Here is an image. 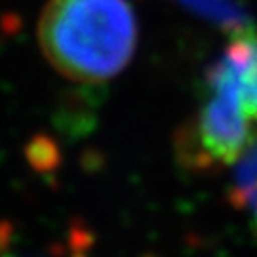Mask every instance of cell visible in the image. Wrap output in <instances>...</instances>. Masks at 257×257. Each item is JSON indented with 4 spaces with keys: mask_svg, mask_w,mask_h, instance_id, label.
Returning a JSON list of instances; mask_svg holds the SVG:
<instances>
[{
    "mask_svg": "<svg viewBox=\"0 0 257 257\" xmlns=\"http://www.w3.org/2000/svg\"><path fill=\"white\" fill-rule=\"evenodd\" d=\"M38 42L65 78L101 84L118 76L138 46V21L126 0H48Z\"/></svg>",
    "mask_w": 257,
    "mask_h": 257,
    "instance_id": "obj_1",
    "label": "cell"
},
{
    "mask_svg": "<svg viewBox=\"0 0 257 257\" xmlns=\"http://www.w3.org/2000/svg\"><path fill=\"white\" fill-rule=\"evenodd\" d=\"M208 97L179 139V155L191 168L210 170L234 164L255 136L242 97V48L232 37L225 54L206 74Z\"/></svg>",
    "mask_w": 257,
    "mask_h": 257,
    "instance_id": "obj_2",
    "label": "cell"
},
{
    "mask_svg": "<svg viewBox=\"0 0 257 257\" xmlns=\"http://www.w3.org/2000/svg\"><path fill=\"white\" fill-rule=\"evenodd\" d=\"M234 164L236 170L229 194L230 202L253 213L257 211V132Z\"/></svg>",
    "mask_w": 257,
    "mask_h": 257,
    "instance_id": "obj_4",
    "label": "cell"
},
{
    "mask_svg": "<svg viewBox=\"0 0 257 257\" xmlns=\"http://www.w3.org/2000/svg\"><path fill=\"white\" fill-rule=\"evenodd\" d=\"M189 12L198 18L211 21L213 25L229 31L230 35H240L253 31V21L246 8L236 0H177Z\"/></svg>",
    "mask_w": 257,
    "mask_h": 257,
    "instance_id": "obj_3",
    "label": "cell"
}]
</instances>
